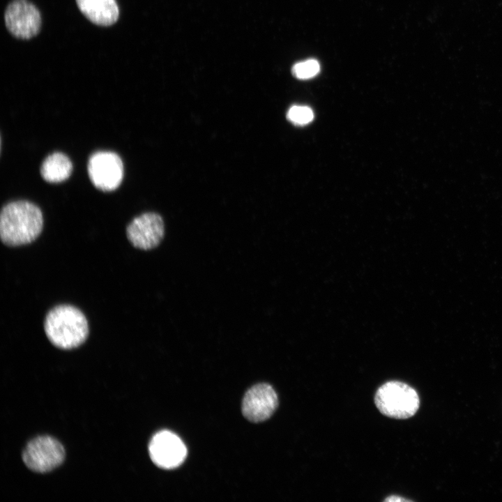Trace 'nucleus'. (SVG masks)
Returning <instances> with one entry per match:
<instances>
[{"mask_svg": "<svg viewBox=\"0 0 502 502\" xmlns=\"http://www.w3.org/2000/svg\"><path fill=\"white\" fill-rule=\"evenodd\" d=\"M384 501L388 502L409 501V500L402 498L399 496H390L386 499Z\"/></svg>", "mask_w": 502, "mask_h": 502, "instance_id": "obj_14", "label": "nucleus"}, {"mask_svg": "<svg viewBox=\"0 0 502 502\" xmlns=\"http://www.w3.org/2000/svg\"><path fill=\"white\" fill-rule=\"evenodd\" d=\"M374 403L383 415L396 419H406L417 412L420 399L416 390L408 384L390 381L378 388Z\"/></svg>", "mask_w": 502, "mask_h": 502, "instance_id": "obj_3", "label": "nucleus"}, {"mask_svg": "<svg viewBox=\"0 0 502 502\" xmlns=\"http://www.w3.org/2000/svg\"><path fill=\"white\" fill-rule=\"evenodd\" d=\"M287 118L290 122L296 126H305L313 120L314 113L309 107L294 105L288 110Z\"/></svg>", "mask_w": 502, "mask_h": 502, "instance_id": "obj_13", "label": "nucleus"}, {"mask_svg": "<svg viewBox=\"0 0 502 502\" xmlns=\"http://www.w3.org/2000/svg\"><path fill=\"white\" fill-rule=\"evenodd\" d=\"M165 234L162 217L148 212L135 218L126 228L128 241L136 248L149 250L157 247Z\"/></svg>", "mask_w": 502, "mask_h": 502, "instance_id": "obj_8", "label": "nucleus"}, {"mask_svg": "<svg viewBox=\"0 0 502 502\" xmlns=\"http://www.w3.org/2000/svg\"><path fill=\"white\" fill-rule=\"evenodd\" d=\"M43 227L42 211L32 202L11 201L1 209L0 237L6 245L15 247L32 243L40 234Z\"/></svg>", "mask_w": 502, "mask_h": 502, "instance_id": "obj_1", "label": "nucleus"}, {"mask_svg": "<svg viewBox=\"0 0 502 502\" xmlns=\"http://www.w3.org/2000/svg\"><path fill=\"white\" fill-rule=\"evenodd\" d=\"M50 342L61 349L82 344L89 335L87 319L83 312L70 305H59L49 311L44 322Z\"/></svg>", "mask_w": 502, "mask_h": 502, "instance_id": "obj_2", "label": "nucleus"}, {"mask_svg": "<svg viewBox=\"0 0 502 502\" xmlns=\"http://www.w3.org/2000/svg\"><path fill=\"white\" fill-rule=\"evenodd\" d=\"M73 171L69 158L61 152L49 155L40 166L43 178L50 183H59L68 178Z\"/></svg>", "mask_w": 502, "mask_h": 502, "instance_id": "obj_11", "label": "nucleus"}, {"mask_svg": "<svg viewBox=\"0 0 502 502\" xmlns=\"http://www.w3.org/2000/svg\"><path fill=\"white\" fill-rule=\"evenodd\" d=\"M151 459L159 468L172 469L185 459L187 449L181 439L172 432L156 433L149 445Z\"/></svg>", "mask_w": 502, "mask_h": 502, "instance_id": "obj_7", "label": "nucleus"}, {"mask_svg": "<svg viewBox=\"0 0 502 502\" xmlns=\"http://www.w3.org/2000/svg\"><path fill=\"white\" fill-rule=\"evenodd\" d=\"M82 14L91 22L100 26L114 24L119 15L115 0H76Z\"/></svg>", "mask_w": 502, "mask_h": 502, "instance_id": "obj_10", "label": "nucleus"}, {"mask_svg": "<svg viewBox=\"0 0 502 502\" xmlns=\"http://www.w3.org/2000/svg\"><path fill=\"white\" fill-rule=\"evenodd\" d=\"M65 450L55 439L43 436L31 440L24 450L22 459L32 471L47 473L52 471L63 462Z\"/></svg>", "mask_w": 502, "mask_h": 502, "instance_id": "obj_4", "label": "nucleus"}, {"mask_svg": "<svg viewBox=\"0 0 502 502\" xmlns=\"http://www.w3.org/2000/svg\"><path fill=\"white\" fill-rule=\"evenodd\" d=\"M87 170L93 185L102 191H112L121 184L123 165L118 154L112 151H97L88 162Z\"/></svg>", "mask_w": 502, "mask_h": 502, "instance_id": "obj_5", "label": "nucleus"}, {"mask_svg": "<svg viewBox=\"0 0 502 502\" xmlns=\"http://www.w3.org/2000/svg\"><path fill=\"white\" fill-rule=\"evenodd\" d=\"M320 71L319 61L310 59L295 63L291 69L293 75L300 79H307L315 77Z\"/></svg>", "mask_w": 502, "mask_h": 502, "instance_id": "obj_12", "label": "nucleus"}, {"mask_svg": "<svg viewBox=\"0 0 502 502\" xmlns=\"http://www.w3.org/2000/svg\"><path fill=\"white\" fill-rule=\"evenodd\" d=\"M7 29L15 37L30 39L38 34L41 17L38 8L27 0H14L7 7L5 15Z\"/></svg>", "mask_w": 502, "mask_h": 502, "instance_id": "obj_6", "label": "nucleus"}, {"mask_svg": "<svg viewBox=\"0 0 502 502\" xmlns=\"http://www.w3.org/2000/svg\"><path fill=\"white\" fill-rule=\"evenodd\" d=\"M278 406L277 395L271 386L259 383L250 388L242 402L244 417L252 423L268 419Z\"/></svg>", "mask_w": 502, "mask_h": 502, "instance_id": "obj_9", "label": "nucleus"}]
</instances>
